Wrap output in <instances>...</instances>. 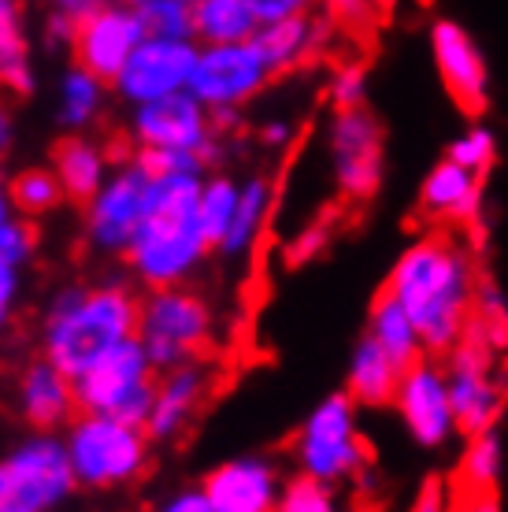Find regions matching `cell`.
<instances>
[{
  "label": "cell",
  "instance_id": "obj_1",
  "mask_svg": "<svg viewBox=\"0 0 508 512\" xmlns=\"http://www.w3.org/2000/svg\"><path fill=\"white\" fill-rule=\"evenodd\" d=\"M382 294H390L412 316L427 353H449L471 331L479 279L468 249L434 234L397 256Z\"/></svg>",
  "mask_w": 508,
  "mask_h": 512
},
{
  "label": "cell",
  "instance_id": "obj_2",
  "mask_svg": "<svg viewBox=\"0 0 508 512\" xmlns=\"http://www.w3.org/2000/svg\"><path fill=\"white\" fill-rule=\"evenodd\" d=\"M204 179H208L204 171H156L149 219L127 249L130 275L145 290L186 286L204 268V260L216 253L197 216Z\"/></svg>",
  "mask_w": 508,
  "mask_h": 512
},
{
  "label": "cell",
  "instance_id": "obj_3",
  "mask_svg": "<svg viewBox=\"0 0 508 512\" xmlns=\"http://www.w3.org/2000/svg\"><path fill=\"white\" fill-rule=\"evenodd\" d=\"M138 305L141 297L119 279L56 290L41 316V357L78 379L108 349L138 334Z\"/></svg>",
  "mask_w": 508,
  "mask_h": 512
},
{
  "label": "cell",
  "instance_id": "obj_4",
  "mask_svg": "<svg viewBox=\"0 0 508 512\" xmlns=\"http://www.w3.org/2000/svg\"><path fill=\"white\" fill-rule=\"evenodd\" d=\"M64 449L78 487L112 490L134 483L149 468L153 438L141 423L115 420L101 412H78L64 427Z\"/></svg>",
  "mask_w": 508,
  "mask_h": 512
},
{
  "label": "cell",
  "instance_id": "obj_5",
  "mask_svg": "<svg viewBox=\"0 0 508 512\" xmlns=\"http://www.w3.org/2000/svg\"><path fill=\"white\" fill-rule=\"evenodd\" d=\"M130 138L149 164H201L216 156L219 123L190 90L130 108Z\"/></svg>",
  "mask_w": 508,
  "mask_h": 512
},
{
  "label": "cell",
  "instance_id": "obj_6",
  "mask_svg": "<svg viewBox=\"0 0 508 512\" xmlns=\"http://www.w3.org/2000/svg\"><path fill=\"white\" fill-rule=\"evenodd\" d=\"M216 334L212 305L190 286H164L149 290L138 305V338L141 349L149 353L156 372L204 357Z\"/></svg>",
  "mask_w": 508,
  "mask_h": 512
},
{
  "label": "cell",
  "instance_id": "obj_7",
  "mask_svg": "<svg viewBox=\"0 0 508 512\" xmlns=\"http://www.w3.org/2000/svg\"><path fill=\"white\" fill-rule=\"evenodd\" d=\"M356 409L360 405L349 394H331L308 412V420L301 423V431L293 438V461H297L301 475L319 479L327 487H338V483L364 472L368 446L360 435Z\"/></svg>",
  "mask_w": 508,
  "mask_h": 512
},
{
  "label": "cell",
  "instance_id": "obj_8",
  "mask_svg": "<svg viewBox=\"0 0 508 512\" xmlns=\"http://www.w3.org/2000/svg\"><path fill=\"white\" fill-rule=\"evenodd\" d=\"M64 438L34 431L0 457V512H56L75 494Z\"/></svg>",
  "mask_w": 508,
  "mask_h": 512
},
{
  "label": "cell",
  "instance_id": "obj_9",
  "mask_svg": "<svg viewBox=\"0 0 508 512\" xmlns=\"http://www.w3.org/2000/svg\"><path fill=\"white\" fill-rule=\"evenodd\" d=\"M156 375L160 372L149 353L141 349L138 338H130L123 346L108 349L97 364H89L75 379L78 412H101V416L145 427L149 409H153Z\"/></svg>",
  "mask_w": 508,
  "mask_h": 512
},
{
  "label": "cell",
  "instance_id": "obj_10",
  "mask_svg": "<svg viewBox=\"0 0 508 512\" xmlns=\"http://www.w3.org/2000/svg\"><path fill=\"white\" fill-rule=\"evenodd\" d=\"M156 193V171L141 156L112 167V175L86 205V238L104 256H127L138 231L149 219Z\"/></svg>",
  "mask_w": 508,
  "mask_h": 512
},
{
  "label": "cell",
  "instance_id": "obj_11",
  "mask_svg": "<svg viewBox=\"0 0 508 512\" xmlns=\"http://www.w3.org/2000/svg\"><path fill=\"white\" fill-rule=\"evenodd\" d=\"M271 78L275 71L253 38L234 41V45H201L190 93L216 116V123H227V119H238L245 104H253L271 86Z\"/></svg>",
  "mask_w": 508,
  "mask_h": 512
},
{
  "label": "cell",
  "instance_id": "obj_12",
  "mask_svg": "<svg viewBox=\"0 0 508 512\" xmlns=\"http://www.w3.org/2000/svg\"><path fill=\"white\" fill-rule=\"evenodd\" d=\"M494 353L497 349L475 331H468L460 346L449 349L445 383H449V397H453L457 427L464 435L494 431L497 416L505 409V379L497 375Z\"/></svg>",
  "mask_w": 508,
  "mask_h": 512
},
{
  "label": "cell",
  "instance_id": "obj_13",
  "mask_svg": "<svg viewBox=\"0 0 508 512\" xmlns=\"http://www.w3.org/2000/svg\"><path fill=\"white\" fill-rule=\"evenodd\" d=\"M197 41L190 38H145L112 82L119 101L130 108L164 101L190 90L193 64H197Z\"/></svg>",
  "mask_w": 508,
  "mask_h": 512
},
{
  "label": "cell",
  "instance_id": "obj_14",
  "mask_svg": "<svg viewBox=\"0 0 508 512\" xmlns=\"http://www.w3.org/2000/svg\"><path fill=\"white\" fill-rule=\"evenodd\" d=\"M145 38H149L145 23H141L138 8L130 0H104L101 8H93L75 26L71 52H75L78 67H86V71H93V75L112 86Z\"/></svg>",
  "mask_w": 508,
  "mask_h": 512
},
{
  "label": "cell",
  "instance_id": "obj_15",
  "mask_svg": "<svg viewBox=\"0 0 508 512\" xmlns=\"http://www.w3.org/2000/svg\"><path fill=\"white\" fill-rule=\"evenodd\" d=\"M327 156H331L334 186L349 201H368L382 182V130L364 112H334L327 127Z\"/></svg>",
  "mask_w": 508,
  "mask_h": 512
},
{
  "label": "cell",
  "instance_id": "obj_16",
  "mask_svg": "<svg viewBox=\"0 0 508 512\" xmlns=\"http://www.w3.org/2000/svg\"><path fill=\"white\" fill-rule=\"evenodd\" d=\"M394 405L401 412V423L408 435L416 438L423 449H442L457 435V412H453V397L445 383V368L434 360H416L405 368L401 383H397Z\"/></svg>",
  "mask_w": 508,
  "mask_h": 512
},
{
  "label": "cell",
  "instance_id": "obj_17",
  "mask_svg": "<svg viewBox=\"0 0 508 512\" xmlns=\"http://www.w3.org/2000/svg\"><path fill=\"white\" fill-rule=\"evenodd\" d=\"M212 386H216V372L204 357L164 368L156 375L153 409H149V420H145L149 438L153 442H171V438L182 435L193 423V416L204 409Z\"/></svg>",
  "mask_w": 508,
  "mask_h": 512
},
{
  "label": "cell",
  "instance_id": "obj_18",
  "mask_svg": "<svg viewBox=\"0 0 508 512\" xmlns=\"http://www.w3.org/2000/svg\"><path fill=\"white\" fill-rule=\"evenodd\" d=\"M431 52L449 97L464 112H483L490 101V67H486V56L475 45V38L460 23L442 19L431 30Z\"/></svg>",
  "mask_w": 508,
  "mask_h": 512
},
{
  "label": "cell",
  "instance_id": "obj_19",
  "mask_svg": "<svg viewBox=\"0 0 508 512\" xmlns=\"http://www.w3.org/2000/svg\"><path fill=\"white\" fill-rule=\"evenodd\" d=\"M204 494L219 512H275L282 475L267 457H234L208 472Z\"/></svg>",
  "mask_w": 508,
  "mask_h": 512
},
{
  "label": "cell",
  "instance_id": "obj_20",
  "mask_svg": "<svg viewBox=\"0 0 508 512\" xmlns=\"http://www.w3.org/2000/svg\"><path fill=\"white\" fill-rule=\"evenodd\" d=\"M15 405L34 431H60L78 416L75 379L60 372L52 360H34L26 364L15 386Z\"/></svg>",
  "mask_w": 508,
  "mask_h": 512
},
{
  "label": "cell",
  "instance_id": "obj_21",
  "mask_svg": "<svg viewBox=\"0 0 508 512\" xmlns=\"http://www.w3.org/2000/svg\"><path fill=\"white\" fill-rule=\"evenodd\" d=\"M420 208L442 223H471L483 208V175L442 160L420 186Z\"/></svg>",
  "mask_w": 508,
  "mask_h": 512
},
{
  "label": "cell",
  "instance_id": "obj_22",
  "mask_svg": "<svg viewBox=\"0 0 508 512\" xmlns=\"http://www.w3.org/2000/svg\"><path fill=\"white\" fill-rule=\"evenodd\" d=\"M112 156L104 149L101 141H93L89 134H71L56 145L52 153V171L64 186L67 201L75 205H86L93 193L101 190L104 179L112 175Z\"/></svg>",
  "mask_w": 508,
  "mask_h": 512
},
{
  "label": "cell",
  "instance_id": "obj_23",
  "mask_svg": "<svg viewBox=\"0 0 508 512\" xmlns=\"http://www.w3.org/2000/svg\"><path fill=\"white\" fill-rule=\"evenodd\" d=\"M256 49L264 52V60L271 64L275 75H286L293 67H301L305 60H312L323 45V23L316 15H286L275 23H260V30L253 34Z\"/></svg>",
  "mask_w": 508,
  "mask_h": 512
},
{
  "label": "cell",
  "instance_id": "obj_24",
  "mask_svg": "<svg viewBox=\"0 0 508 512\" xmlns=\"http://www.w3.org/2000/svg\"><path fill=\"white\" fill-rule=\"evenodd\" d=\"M401 375H405V368L371 334H364L353 349V360H349V397L356 405H368V409L394 405Z\"/></svg>",
  "mask_w": 508,
  "mask_h": 512
},
{
  "label": "cell",
  "instance_id": "obj_25",
  "mask_svg": "<svg viewBox=\"0 0 508 512\" xmlns=\"http://www.w3.org/2000/svg\"><path fill=\"white\" fill-rule=\"evenodd\" d=\"M271 208H275V186L256 175V179H245L242 190H238V208H234V219H230L223 242L216 245V253L223 256H245L253 253L260 234H264L267 219H271Z\"/></svg>",
  "mask_w": 508,
  "mask_h": 512
},
{
  "label": "cell",
  "instance_id": "obj_26",
  "mask_svg": "<svg viewBox=\"0 0 508 512\" xmlns=\"http://www.w3.org/2000/svg\"><path fill=\"white\" fill-rule=\"evenodd\" d=\"M260 19L249 0H193V41L197 45H234L249 41Z\"/></svg>",
  "mask_w": 508,
  "mask_h": 512
},
{
  "label": "cell",
  "instance_id": "obj_27",
  "mask_svg": "<svg viewBox=\"0 0 508 512\" xmlns=\"http://www.w3.org/2000/svg\"><path fill=\"white\" fill-rule=\"evenodd\" d=\"M368 334L379 342L390 357L401 364V368H412L416 360H423L427 346H423L420 331H416V323L408 316L405 308L397 305L390 294H382L371 308V323H368Z\"/></svg>",
  "mask_w": 508,
  "mask_h": 512
},
{
  "label": "cell",
  "instance_id": "obj_28",
  "mask_svg": "<svg viewBox=\"0 0 508 512\" xmlns=\"http://www.w3.org/2000/svg\"><path fill=\"white\" fill-rule=\"evenodd\" d=\"M104 97H108V82L97 78L86 67H67L64 78H60V108L56 116L60 123L71 130H86L97 123L104 108Z\"/></svg>",
  "mask_w": 508,
  "mask_h": 512
},
{
  "label": "cell",
  "instance_id": "obj_29",
  "mask_svg": "<svg viewBox=\"0 0 508 512\" xmlns=\"http://www.w3.org/2000/svg\"><path fill=\"white\" fill-rule=\"evenodd\" d=\"M0 86L26 90L30 86V60L23 38V0H0Z\"/></svg>",
  "mask_w": 508,
  "mask_h": 512
},
{
  "label": "cell",
  "instance_id": "obj_30",
  "mask_svg": "<svg viewBox=\"0 0 508 512\" xmlns=\"http://www.w3.org/2000/svg\"><path fill=\"white\" fill-rule=\"evenodd\" d=\"M8 186H12L15 216H23V219L49 216L52 208H60L67 201L64 186H60L52 167H26V171H19V175L8 179Z\"/></svg>",
  "mask_w": 508,
  "mask_h": 512
},
{
  "label": "cell",
  "instance_id": "obj_31",
  "mask_svg": "<svg viewBox=\"0 0 508 512\" xmlns=\"http://www.w3.org/2000/svg\"><path fill=\"white\" fill-rule=\"evenodd\" d=\"M501 468H505L501 438L494 431L468 435V449H464V461H460V483H464V490L468 494H494Z\"/></svg>",
  "mask_w": 508,
  "mask_h": 512
},
{
  "label": "cell",
  "instance_id": "obj_32",
  "mask_svg": "<svg viewBox=\"0 0 508 512\" xmlns=\"http://www.w3.org/2000/svg\"><path fill=\"white\" fill-rule=\"evenodd\" d=\"M238 190H242V182L227 179V175L204 179L201 201H197V216H201V227L208 231L212 245H219L223 234H227L230 219H234V208H238Z\"/></svg>",
  "mask_w": 508,
  "mask_h": 512
},
{
  "label": "cell",
  "instance_id": "obj_33",
  "mask_svg": "<svg viewBox=\"0 0 508 512\" xmlns=\"http://www.w3.org/2000/svg\"><path fill=\"white\" fill-rule=\"evenodd\" d=\"M134 8H138L149 38L193 41V0H141Z\"/></svg>",
  "mask_w": 508,
  "mask_h": 512
},
{
  "label": "cell",
  "instance_id": "obj_34",
  "mask_svg": "<svg viewBox=\"0 0 508 512\" xmlns=\"http://www.w3.org/2000/svg\"><path fill=\"white\" fill-rule=\"evenodd\" d=\"M275 512H342V509H338L334 487L319 483V479H308V475H297L293 483H282Z\"/></svg>",
  "mask_w": 508,
  "mask_h": 512
},
{
  "label": "cell",
  "instance_id": "obj_35",
  "mask_svg": "<svg viewBox=\"0 0 508 512\" xmlns=\"http://www.w3.org/2000/svg\"><path fill=\"white\" fill-rule=\"evenodd\" d=\"M497 156V138L490 134L486 127H468L460 138H453V145H449V153H445V160H453V164L468 167V171H479L483 175L486 167L494 164Z\"/></svg>",
  "mask_w": 508,
  "mask_h": 512
},
{
  "label": "cell",
  "instance_id": "obj_36",
  "mask_svg": "<svg viewBox=\"0 0 508 512\" xmlns=\"http://www.w3.org/2000/svg\"><path fill=\"white\" fill-rule=\"evenodd\" d=\"M327 97H331L334 112L364 108V97H368V71H364V64L334 67L331 78H327Z\"/></svg>",
  "mask_w": 508,
  "mask_h": 512
},
{
  "label": "cell",
  "instance_id": "obj_37",
  "mask_svg": "<svg viewBox=\"0 0 508 512\" xmlns=\"http://www.w3.org/2000/svg\"><path fill=\"white\" fill-rule=\"evenodd\" d=\"M30 256H34V227H30V219L12 216L8 223H0V260L23 268Z\"/></svg>",
  "mask_w": 508,
  "mask_h": 512
},
{
  "label": "cell",
  "instance_id": "obj_38",
  "mask_svg": "<svg viewBox=\"0 0 508 512\" xmlns=\"http://www.w3.org/2000/svg\"><path fill=\"white\" fill-rule=\"evenodd\" d=\"M19 271L23 268L0 260V331H8L15 308H19V294H23V275Z\"/></svg>",
  "mask_w": 508,
  "mask_h": 512
},
{
  "label": "cell",
  "instance_id": "obj_39",
  "mask_svg": "<svg viewBox=\"0 0 508 512\" xmlns=\"http://www.w3.org/2000/svg\"><path fill=\"white\" fill-rule=\"evenodd\" d=\"M327 238H331V231H327L323 223H312V227H305V231L290 242V260H293V264H301V260H308V256L323 253Z\"/></svg>",
  "mask_w": 508,
  "mask_h": 512
},
{
  "label": "cell",
  "instance_id": "obj_40",
  "mask_svg": "<svg viewBox=\"0 0 508 512\" xmlns=\"http://www.w3.org/2000/svg\"><path fill=\"white\" fill-rule=\"evenodd\" d=\"M323 8H327V19H334V23L360 26V23H368L371 0H323Z\"/></svg>",
  "mask_w": 508,
  "mask_h": 512
},
{
  "label": "cell",
  "instance_id": "obj_41",
  "mask_svg": "<svg viewBox=\"0 0 508 512\" xmlns=\"http://www.w3.org/2000/svg\"><path fill=\"white\" fill-rule=\"evenodd\" d=\"M312 0H249V8L256 12L260 23H275L286 15H305Z\"/></svg>",
  "mask_w": 508,
  "mask_h": 512
},
{
  "label": "cell",
  "instance_id": "obj_42",
  "mask_svg": "<svg viewBox=\"0 0 508 512\" xmlns=\"http://www.w3.org/2000/svg\"><path fill=\"white\" fill-rule=\"evenodd\" d=\"M156 512H219V509L212 505V498L204 494V487H190V490L171 494Z\"/></svg>",
  "mask_w": 508,
  "mask_h": 512
},
{
  "label": "cell",
  "instance_id": "obj_43",
  "mask_svg": "<svg viewBox=\"0 0 508 512\" xmlns=\"http://www.w3.org/2000/svg\"><path fill=\"white\" fill-rule=\"evenodd\" d=\"M412 512H453L449 509V490L434 479V483H427V487L420 490V498H416V505H412Z\"/></svg>",
  "mask_w": 508,
  "mask_h": 512
},
{
  "label": "cell",
  "instance_id": "obj_44",
  "mask_svg": "<svg viewBox=\"0 0 508 512\" xmlns=\"http://www.w3.org/2000/svg\"><path fill=\"white\" fill-rule=\"evenodd\" d=\"M260 138H264L271 149H282V145H290V138H293V123H286V119H271V123H264Z\"/></svg>",
  "mask_w": 508,
  "mask_h": 512
},
{
  "label": "cell",
  "instance_id": "obj_45",
  "mask_svg": "<svg viewBox=\"0 0 508 512\" xmlns=\"http://www.w3.org/2000/svg\"><path fill=\"white\" fill-rule=\"evenodd\" d=\"M460 512H501V505H497L494 494H468V501H464Z\"/></svg>",
  "mask_w": 508,
  "mask_h": 512
},
{
  "label": "cell",
  "instance_id": "obj_46",
  "mask_svg": "<svg viewBox=\"0 0 508 512\" xmlns=\"http://www.w3.org/2000/svg\"><path fill=\"white\" fill-rule=\"evenodd\" d=\"M15 216V205H12V186H8V175L0 171V223H8Z\"/></svg>",
  "mask_w": 508,
  "mask_h": 512
},
{
  "label": "cell",
  "instance_id": "obj_47",
  "mask_svg": "<svg viewBox=\"0 0 508 512\" xmlns=\"http://www.w3.org/2000/svg\"><path fill=\"white\" fill-rule=\"evenodd\" d=\"M12 134H15V127H12V116L0 108V153H8V145H12Z\"/></svg>",
  "mask_w": 508,
  "mask_h": 512
},
{
  "label": "cell",
  "instance_id": "obj_48",
  "mask_svg": "<svg viewBox=\"0 0 508 512\" xmlns=\"http://www.w3.org/2000/svg\"><path fill=\"white\" fill-rule=\"evenodd\" d=\"M349 512H368V509H349Z\"/></svg>",
  "mask_w": 508,
  "mask_h": 512
}]
</instances>
